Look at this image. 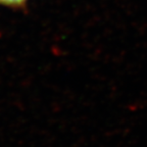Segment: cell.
Listing matches in <instances>:
<instances>
[{"label":"cell","mask_w":147,"mask_h":147,"mask_svg":"<svg viewBox=\"0 0 147 147\" xmlns=\"http://www.w3.org/2000/svg\"><path fill=\"white\" fill-rule=\"evenodd\" d=\"M28 0H0V4L8 7H23Z\"/></svg>","instance_id":"cell-1"}]
</instances>
